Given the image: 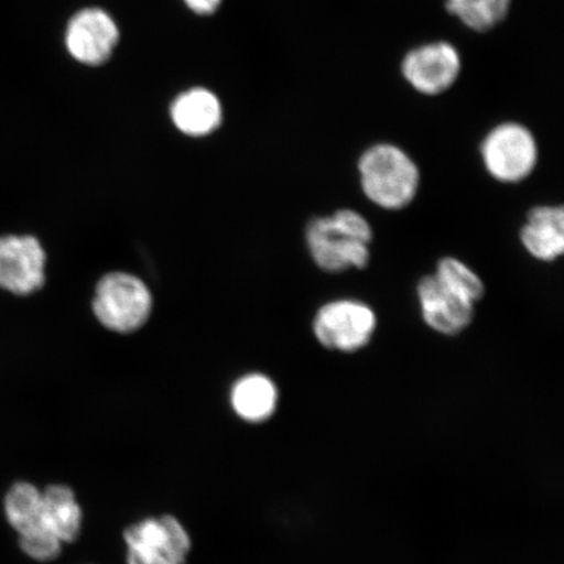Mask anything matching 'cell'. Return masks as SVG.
Instances as JSON below:
<instances>
[{"instance_id":"6da1fadb","label":"cell","mask_w":564,"mask_h":564,"mask_svg":"<svg viewBox=\"0 0 564 564\" xmlns=\"http://www.w3.org/2000/svg\"><path fill=\"white\" fill-rule=\"evenodd\" d=\"M306 239L310 253L321 270L329 273L364 270L370 262V224L351 209H340L308 224Z\"/></svg>"},{"instance_id":"7a4b0ae2","label":"cell","mask_w":564,"mask_h":564,"mask_svg":"<svg viewBox=\"0 0 564 564\" xmlns=\"http://www.w3.org/2000/svg\"><path fill=\"white\" fill-rule=\"evenodd\" d=\"M362 192L376 206L399 210L411 204L420 187L419 166L394 144H373L358 161Z\"/></svg>"},{"instance_id":"3957f363","label":"cell","mask_w":564,"mask_h":564,"mask_svg":"<svg viewBox=\"0 0 564 564\" xmlns=\"http://www.w3.org/2000/svg\"><path fill=\"white\" fill-rule=\"evenodd\" d=\"M481 158L494 180L518 183L528 178L538 165V140L524 124L499 123L482 140Z\"/></svg>"},{"instance_id":"277c9868","label":"cell","mask_w":564,"mask_h":564,"mask_svg":"<svg viewBox=\"0 0 564 564\" xmlns=\"http://www.w3.org/2000/svg\"><path fill=\"white\" fill-rule=\"evenodd\" d=\"M94 310L106 328L132 333L150 316L152 297L144 282L132 274L110 273L97 286Z\"/></svg>"},{"instance_id":"5b68a950","label":"cell","mask_w":564,"mask_h":564,"mask_svg":"<svg viewBox=\"0 0 564 564\" xmlns=\"http://www.w3.org/2000/svg\"><path fill=\"white\" fill-rule=\"evenodd\" d=\"M377 329V315L364 302L337 300L316 313L314 334L324 348L352 352L368 345Z\"/></svg>"},{"instance_id":"8992f818","label":"cell","mask_w":564,"mask_h":564,"mask_svg":"<svg viewBox=\"0 0 564 564\" xmlns=\"http://www.w3.org/2000/svg\"><path fill=\"white\" fill-rule=\"evenodd\" d=\"M129 564H186L192 541L173 517L147 519L124 532Z\"/></svg>"},{"instance_id":"52a82bcc","label":"cell","mask_w":564,"mask_h":564,"mask_svg":"<svg viewBox=\"0 0 564 564\" xmlns=\"http://www.w3.org/2000/svg\"><path fill=\"white\" fill-rule=\"evenodd\" d=\"M462 55L447 41H433L411 48L401 61V75L423 96H441L460 77Z\"/></svg>"},{"instance_id":"ba28073f","label":"cell","mask_w":564,"mask_h":564,"mask_svg":"<svg viewBox=\"0 0 564 564\" xmlns=\"http://www.w3.org/2000/svg\"><path fill=\"white\" fill-rule=\"evenodd\" d=\"M7 518L20 534L25 554L40 562L59 556L62 542L48 531L42 514V494L33 485L19 482L6 497Z\"/></svg>"},{"instance_id":"9c48e42d","label":"cell","mask_w":564,"mask_h":564,"mask_svg":"<svg viewBox=\"0 0 564 564\" xmlns=\"http://www.w3.org/2000/svg\"><path fill=\"white\" fill-rule=\"evenodd\" d=\"M45 251L34 237H0V286L6 291L37 292L45 282Z\"/></svg>"},{"instance_id":"30bf717a","label":"cell","mask_w":564,"mask_h":564,"mask_svg":"<svg viewBox=\"0 0 564 564\" xmlns=\"http://www.w3.org/2000/svg\"><path fill=\"white\" fill-rule=\"evenodd\" d=\"M119 37L118 28L108 13L89 9L70 19L66 45L70 55L84 65H101L110 58Z\"/></svg>"},{"instance_id":"8fae6325","label":"cell","mask_w":564,"mask_h":564,"mask_svg":"<svg viewBox=\"0 0 564 564\" xmlns=\"http://www.w3.org/2000/svg\"><path fill=\"white\" fill-rule=\"evenodd\" d=\"M423 321L435 333L455 336L471 323L475 305L442 284L435 274L420 280L417 286Z\"/></svg>"},{"instance_id":"7c38bea8","label":"cell","mask_w":564,"mask_h":564,"mask_svg":"<svg viewBox=\"0 0 564 564\" xmlns=\"http://www.w3.org/2000/svg\"><path fill=\"white\" fill-rule=\"evenodd\" d=\"M521 243L534 259L554 262L564 251L563 207L541 206L529 210L520 231Z\"/></svg>"},{"instance_id":"4fadbf2b","label":"cell","mask_w":564,"mask_h":564,"mask_svg":"<svg viewBox=\"0 0 564 564\" xmlns=\"http://www.w3.org/2000/svg\"><path fill=\"white\" fill-rule=\"evenodd\" d=\"M221 117L220 101L202 88L186 91L172 106L173 122L186 135H208L221 123Z\"/></svg>"},{"instance_id":"5bb4252c","label":"cell","mask_w":564,"mask_h":564,"mask_svg":"<svg viewBox=\"0 0 564 564\" xmlns=\"http://www.w3.org/2000/svg\"><path fill=\"white\" fill-rule=\"evenodd\" d=\"M42 494L45 524L61 542H75L82 531V510L73 490L63 485L48 486Z\"/></svg>"},{"instance_id":"9a60e30c","label":"cell","mask_w":564,"mask_h":564,"mask_svg":"<svg viewBox=\"0 0 564 564\" xmlns=\"http://www.w3.org/2000/svg\"><path fill=\"white\" fill-rule=\"evenodd\" d=\"M231 403L239 417L250 422L264 421L276 409V386L264 376H247L232 388Z\"/></svg>"},{"instance_id":"2e32d148","label":"cell","mask_w":564,"mask_h":564,"mask_svg":"<svg viewBox=\"0 0 564 564\" xmlns=\"http://www.w3.org/2000/svg\"><path fill=\"white\" fill-rule=\"evenodd\" d=\"M513 0H446L451 17L476 33H488L510 15Z\"/></svg>"},{"instance_id":"e0dca14e","label":"cell","mask_w":564,"mask_h":564,"mask_svg":"<svg viewBox=\"0 0 564 564\" xmlns=\"http://www.w3.org/2000/svg\"><path fill=\"white\" fill-rule=\"evenodd\" d=\"M435 276L451 292L470 303H475L484 297L485 285L481 279L455 258H444L436 267Z\"/></svg>"},{"instance_id":"ac0fdd59","label":"cell","mask_w":564,"mask_h":564,"mask_svg":"<svg viewBox=\"0 0 564 564\" xmlns=\"http://www.w3.org/2000/svg\"><path fill=\"white\" fill-rule=\"evenodd\" d=\"M185 2L189 9L199 13V15H209L218 9L221 0H185Z\"/></svg>"}]
</instances>
